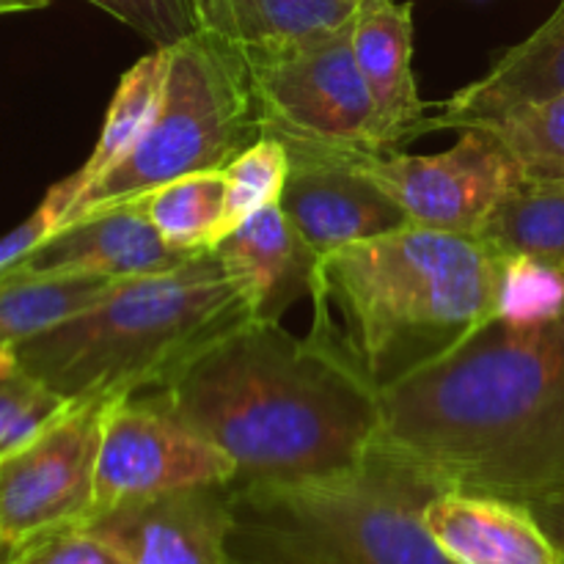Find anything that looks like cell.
Returning <instances> with one entry per match:
<instances>
[{"mask_svg": "<svg viewBox=\"0 0 564 564\" xmlns=\"http://www.w3.org/2000/svg\"><path fill=\"white\" fill-rule=\"evenodd\" d=\"M314 301V328L248 319L191 358L149 397L218 446L235 488L352 471L380 438V389Z\"/></svg>", "mask_w": 564, "mask_h": 564, "instance_id": "6da1fadb", "label": "cell"}, {"mask_svg": "<svg viewBox=\"0 0 564 564\" xmlns=\"http://www.w3.org/2000/svg\"><path fill=\"white\" fill-rule=\"evenodd\" d=\"M378 444L446 488L523 505L564 496V312L534 323L494 314L383 386Z\"/></svg>", "mask_w": 564, "mask_h": 564, "instance_id": "7a4b0ae2", "label": "cell"}, {"mask_svg": "<svg viewBox=\"0 0 564 564\" xmlns=\"http://www.w3.org/2000/svg\"><path fill=\"white\" fill-rule=\"evenodd\" d=\"M501 257L474 235L408 224L319 259L314 295L378 389L438 361L499 308Z\"/></svg>", "mask_w": 564, "mask_h": 564, "instance_id": "3957f363", "label": "cell"}, {"mask_svg": "<svg viewBox=\"0 0 564 564\" xmlns=\"http://www.w3.org/2000/svg\"><path fill=\"white\" fill-rule=\"evenodd\" d=\"M213 248L176 270L119 281L102 301L14 347L28 375L69 402L160 389L196 352L248 323Z\"/></svg>", "mask_w": 564, "mask_h": 564, "instance_id": "277c9868", "label": "cell"}, {"mask_svg": "<svg viewBox=\"0 0 564 564\" xmlns=\"http://www.w3.org/2000/svg\"><path fill=\"white\" fill-rule=\"evenodd\" d=\"M231 490V564H455L424 527L446 485L383 444L336 477Z\"/></svg>", "mask_w": 564, "mask_h": 564, "instance_id": "5b68a950", "label": "cell"}, {"mask_svg": "<svg viewBox=\"0 0 564 564\" xmlns=\"http://www.w3.org/2000/svg\"><path fill=\"white\" fill-rule=\"evenodd\" d=\"M259 138L262 124L240 53L207 33H191L169 47L163 97L147 135L77 198L66 224L185 174L226 169Z\"/></svg>", "mask_w": 564, "mask_h": 564, "instance_id": "8992f818", "label": "cell"}, {"mask_svg": "<svg viewBox=\"0 0 564 564\" xmlns=\"http://www.w3.org/2000/svg\"><path fill=\"white\" fill-rule=\"evenodd\" d=\"M240 58L262 135L284 147L380 152L378 116L352 50V22L312 42Z\"/></svg>", "mask_w": 564, "mask_h": 564, "instance_id": "52a82bcc", "label": "cell"}, {"mask_svg": "<svg viewBox=\"0 0 564 564\" xmlns=\"http://www.w3.org/2000/svg\"><path fill=\"white\" fill-rule=\"evenodd\" d=\"M336 152V149H334ZM397 202L405 218L427 229L479 235L496 204L523 180L499 138L488 130H460L455 147L438 154L339 152Z\"/></svg>", "mask_w": 564, "mask_h": 564, "instance_id": "ba28073f", "label": "cell"}, {"mask_svg": "<svg viewBox=\"0 0 564 564\" xmlns=\"http://www.w3.org/2000/svg\"><path fill=\"white\" fill-rule=\"evenodd\" d=\"M229 482H235L229 457L182 419L158 402L135 400V394L110 397L94 471L91 518L147 496Z\"/></svg>", "mask_w": 564, "mask_h": 564, "instance_id": "9c48e42d", "label": "cell"}, {"mask_svg": "<svg viewBox=\"0 0 564 564\" xmlns=\"http://www.w3.org/2000/svg\"><path fill=\"white\" fill-rule=\"evenodd\" d=\"M108 400L72 402L64 416L0 460V540L22 545L91 518Z\"/></svg>", "mask_w": 564, "mask_h": 564, "instance_id": "30bf717a", "label": "cell"}, {"mask_svg": "<svg viewBox=\"0 0 564 564\" xmlns=\"http://www.w3.org/2000/svg\"><path fill=\"white\" fill-rule=\"evenodd\" d=\"M290 176L281 191V209L317 259L402 229L397 202L334 149L286 147Z\"/></svg>", "mask_w": 564, "mask_h": 564, "instance_id": "8fae6325", "label": "cell"}, {"mask_svg": "<svg viewBox=\"0 0 564 564\" xmlns=\"http://www.w3.org/2000/svg\"><path fill=\"white\" fill-rule=\"evenodd\" d=\"M229 485L169 490L86 521L130 564H229L235 510Z\"/></svg>", "mask_w": 564, "mask_h": 564, "instance_id": "7c38bea8", "label": "cell"}, {"mask_svg": "<svg viewBox=\"0 0 564 564\" xmlns=\"http://www.w3.org/2000/svg\"><path fill=\"white\" fill-rule=\"evenodd\" d=\"M198 251H176L143 215L141 202L97 209L61 226L14 268L44 275L130 281L176 270Z\"/></svg>", "mask_w": 564, "mask_h": 564, "instance_id": "4fadbf2b", "label": "cell"}, {"mask_svg": "<svg viewBox=\"0 0 564 564\" xmlns=\"http://www.w3.org/2000/svg\"><path fill=\"white\" fill-rule=\"evenodd\" d=\"M213 251L253 319L281 323L301 297L314 295L319 259L297 235L281 204H270L226 231Z\"/></svg>", "mask_w": 564, "mask_h": 564, "instance_id": "5bb4252c", "label": "cell"}, {"mask_svg": "<svg viewBox=\"0 0 564 564\" xmlns=\"http://www.w3.org/2000/svg\"><path fill=\"white\" fill-rule=\"evenodd\" d=\"M411 3L361 0L352 20V50L361 80L378 116L380 152L402 149L411 138L430 132V110L413 75Z\"/></svg>", "mask_w": 564, "mask_h": 564, "instance_id": "9a60e30c", "label": "cell"}, {"mask_svg": "<svg viewBox=\"0 0 564 564\" xmlns=\"http://www.w3.org/2000/svg\"><path fill=\"white\" fill-rule=\"evenodd\" d=\"M424 527L455 564H564L532 507L505 496L446 488L424 507Z\"/></svg>", "mask_w": 564, "mask_h": 564, "instance_id": "2e32d148", "label": "cell"}, {"mask_svg": "<svg viewBox=\"0 0 564 564\" xmlns=\"http://www.w3.org/2000/svg\"><path fill=\"white\" fill-rule=\"evenodd\" d=\"M564 94V0L521 44L507 50L479 80L452 94L430 116V130H471L529 102Z\"/></svg>", "mask_w": 564, "mask_h": 564, "instance_id": "e0dca14e", "label": "cell"}, {"mask_svg": "<svg viewBox=\"0 0 564 564\" xmlns=\"http://www.w3.org/2000/svg\"><path fill=\"white\" fill-rule=\"evenodd\" d=\"M196 31L240 55L312 42L350 25L361 0H191Z\"/></svg>", "mask_w": 564, "mask_h": 564, "instance_id": "ac0fdd59", "label": "cell"}, {"mask_svg": "<svg viewBox=\"0 0 564 564\" xmlns=\"http://www.w3.org/2000/svg\"><path fill=\"white\" fill-rule=\"evenodd\" d=\"M119 281L94 275L0 273V350H14L102 301Z\"/></svg>", "mask_w": 564, "mask_h": 564, "instance_id": "d6986e66", "label": "cell"}, {"mask_svg": "<svg viewBox=\"0 0 564 564\" xmlns=\"http://www.w3.org/2000/svg\"><path fill=\"white\" fill-rule=\"evenodd\" d=\"M477 237L499 257L532 259L564 275V180H521Z\"/></svg>", "mask_w": 564, "mask_h": 564, "instance_id": "ffe728a7", "label": "cell"}, {"mask_svg": "<svg viewBox=\"0 0 564 564\" xmlns=\"http://www.w3.org/2000/svg\"><path fill=\"white\" fill-rule=\"evenodd\" d=\"M165 69H169V47H154L121 75L108 113H105L102 132L94 143V152L77 171L80 196L88 187L97 185L108 171H113L147 135L149 124L158 113L160 97H163Z\"/></svg>", "mask_w": 564, "mask_h": 564, "instance_id": "44dd1931", "label": "cell"}, {"mask_svg": "<svg viewBox=\"0 0 564 564\" xmlns=\"http://www.w3.org/2000/svg\"><path fill=\"white\" fill-rule=\"evenodd\" d=\"M226 174L196 171L141 196L143 215L176 251H207L224 235Z\"/></svg>", "mask_w": 564, "mask_h": 564, "instance_id": "7402d4cb", "label": "cell"}, {"mask_svg": "<svg viewBox=\"0 0 564 564\" xmlns=\"http://www.w3.org/2000/svg\"><path fill=\"white\" fill-rule=\"evenodd\" d=\"M479 130L499 138L521 169L523 180H564V94L521 105L488 124H479Z\"/></svg>", "mask_w": 564, "mask_h": 564, "instance_id": "603a6c76", "label": "cell"}, {"mask_svg": "<svg viewBox=\"0 0 564 564\" xmlns=\"http://www.w3.org/2000/svg\"><path fill=\"white\" fill-rule=\"evenodd\" d=\"M69 405V400L28 375L14 350H0V460L36 438Z\"/></svg>", "mask_w": 564, "mask_h": 564, "instance_id": "cb8c5ba5", "label": "cell"}, {"mask_svg": "<svg viewBox=\"0 0 564 564\" xmlns=\"http://www.w3.org/2000/svg\"><path fill=\"white\" fill-rule=\"evenodd\" d=\"M226 174V215L224 235L251 218L259 209L279 204L284 182L290 176V152L273 135H262L242 149L224 169ZM220 235V237H224Z\"/></svg>", "mask_w": 564, "mask_h": 564, "instance_id": "d4e9b609", "label": "cell"}, {"mask_svg": "<svg viewBox=\"0 0 564 564\" xmlns=\"http://www.w3.org/2000/svg\"><path fill=\"white\" fill-rule=\"evenodd\" d=\"M564 312V275L532 259L501 257L499 308L496 314L518 323L549 319Z\"/></svg>", "mask_w": 564, "mask_h": 564, "instance_id": "484cf974", "label": "cell"}, {"mask_svg": "<svg viewBox=\"0 0 564 564\" xmlns=\"http://www.w3.org/2000/svg\"><path fill=\"white\" fill-rule=\"evenodd\" d=\"M6 564H130L113 543L86 523L39 534L14 545Z\"/></svg>", "mask_w": 564, "mask_h": 564, "instance_id": "4316f807", "label": "cell"}, {"mask_svg": "<svg viewBox=\"0 0 564 564\" xmlns=\"http://www.w3.org/2000/svg\"><path fill=\"white\" fill-rule=\"evenodd\" d=\"M77 198H80V176L75 171L66 180L55 182L47 191V196L42 198V204L17 229L0 237V273H6L9 268L20 264L22 259L31 257L53 231H58L66 224V218H69Z\"/></svg>", "mask_w": 564, "mask_h": 564, "instance_id": "83f0119b", "label": "cell"}, {"mask_svg": "<svg viewBox=\"0 0 564 564\" xmlns=\"http://www.w3.org/2000/svg\"><path fill=\"white\" fill-rule=\"evenodd\" d=\"M141 33L154 47H171L196 33L191 0H88Z\"/></svg>", "mask_w": 564, "mask_h": 564, "instance_id": "f1b7e54d", "label": "cell"}, {"mask_svg": "<svg viewBox=\"0 0 564 564\" xmlns=\"http://www.w3.org/2000/svg\"><path fill=\"white\" fill-rule=\"evenodd\" d=\"M538 516V521L543 523L545 532L551 534L560 551L564 554V496H556V499H545V501H534L529 505Z\"/></svg>", "mask_w": 564, "mask_h": 564, "instance_id": "f546056e", "label": "cell"}, {"mask_svg": "<svg viewBox=\"0 0 564 564\" xmlns=\"http://www.w3.org/2000/svg\"><path fill=\"white\" fill-rule=\"evenodd\" d=\"M50 0H0V17L3 14H17V11H33L44 9Z\"/></svg>", "mask_w": 564, "mask_h": 564, "instance_id": "4dcf8cb0", "label": "cell"}, {"mask_svg": "<svg viewBox=\"0 0 564 564\" xmlns=\"http://www.w3.org/2000/svg\"><path fill=\"white\" fill-rule=\"evenodd\" d=\"M11 549H14V545L6 543V540H0V564H6V560H9Z\"/></svg>", "mask_w": 564, "mask_h": 564, "instance_id": "1f68e13d", "label": "cell"}, {"mask_svg": "<svg viewBox=\"0 0 564 564\" xmlns=\"http://www.w3.org/2000/svg\"><path fill=\"white\" fill-rule=\"evenodd\" d=\"M229 564H231V562H229Z\"/></svg>", "mask_w": 564, "mask_h": 564, "instance_id": "d6a6232c", "label": "cell"}]
</instances>
